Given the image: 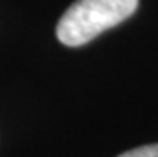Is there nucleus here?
Returning <instances> with one entry per match:
<instances>
[{
	"label": "nucleus",
	"mask_w": 158,
	"mask_h": 157,
	"mask_svg": "<svg viewBox=\"0 0 158 157\" xmlns=\"http://www.w3.org/2000/svg\"><path fill=\"white\" fill-rule=\"evenodd\" d=\"M139 0H77L56 26L58 40L66 47H80L131 16Z\"/></svg>",
	"instance_id": "f257e3e1"
},
{
	"label": "nucleus",
	"mask_w": 158,
	"mask_h": 157,
	"mask_svg": "<svg viewBox=\"0 0 158 157\" xmlns=\"http://www.w3.org/2000/svg\"><path fill=\"white\" fill-rule=\"evenodd\" d=\"M118 157H158V143L156 144L141 146V147H136V149L126 151L123 154H120Z\"/></svg>",
	"instance_id": "f03ea898"
}]
</instances>
